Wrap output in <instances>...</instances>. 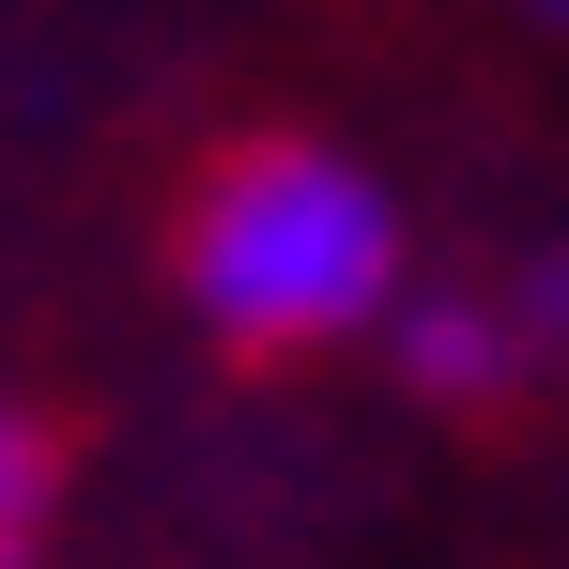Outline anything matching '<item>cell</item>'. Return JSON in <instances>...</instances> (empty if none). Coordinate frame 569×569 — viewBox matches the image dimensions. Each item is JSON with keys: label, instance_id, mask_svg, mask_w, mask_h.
Returning <instances> with one entry per match:
<instances>
[{"label": "cell", "instance_id": "6da1fadb", "mask_svg": "<svg viewBox=\"0 0 569 569\" xmlns=\"http://www.w3.org/2000/svg\"><path fill=\"white\" fill-rule=\"evenodd\" d=\"M170 292L231 370H308L400 323L416 247L370 154L308 139V123H247L170 186Z\"/></svg>", "mask_w": 569, "mask_h": 569}, {"label": "cell", "instance_id": "7a4b0ae2", "mask_svg": "<svg viewBox=\"0 0 569 569\" xmlns=\"http://www.w3.org/2000/svg\"><path fill=\"white\" fill-rule=\"evenodd\" d=\"M62 492H78V431L47 400H0V569H47Z\"/></svg>", "mask_w": 569, "mask_h": 569}, {"label": "cell", "instance_id": "3957f363", "mask_svg": "<svg viewBox=\"0 0 569 569\" xmlns=\"http://www.w3.org/2000/svg\"><path fill=\"white\" fill-rule=\"evenodd\" d=\"M523 16H569V0H523Z\"/></svg>", "mask_w": 569, "mask_h": 569}]
</instances>
